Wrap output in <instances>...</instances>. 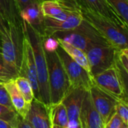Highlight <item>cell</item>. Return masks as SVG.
Segmentation results:
<instances>
[{
  "label": "cell",
  "mask_w": 128,
  "mask_h": 128,
  "mask_svg": "<svg viewBox=\"0 0 128 128\" xmlns=\"http://www.w3.org/2000/svg\"><path fill=\"white\" fill-rule=\"evenodd\" d=\"M23 24L0 19L1 52L9 69L19 76L24 42Z\"/></svg>",
  "instance_id": "1"
},
{
  "label": "cell",
  "mask_w": 128,
  "mask_h": 128,
  "mask_svg": "<svg viewBox=\"0 0 128 128\" xmlns=\"http://www.w3.org/2000/svg\"><path fill=\"white\" fill-rule=\"evenodd\" d=\"M23 27L25 36L28 38L33 52L34 60L36 66L39 95L41 102L47 107L50 106V90L48 84V72L45 52L43 46V38L38 32L32 28L26 22L23 20Z\"/></svg>",
  "instance_id": "2"
},
{
  "label": "cell",
  "mask_w": 128,
  "mask_h": 128,
  "mask_svg": "<svg viewBox=\"0 0 128 128\" xmlns=\"http://www.w3.org/2000/svg\"><path fill=\"white\" fill-rule=\"evenodd\" d=\"M85 20L93 26L112 46L121 50L128 48V27L87 8H80Z\"/></svg>",
  "instance_id": "3"
},
{
  "label": "cell",
  "mask_w": 128,
  "mask_h": 128,
  "mask_svg": "<svg viewBox=\"0 0 128 128\" xmlns=\"http://www.w3.org/2000/svg\"><path fill=\"white\" fill-rule=\"evenodd\" d=\"M50 106L62 102L71 88L68 76L56 50H45Z\"/></svg>",
  "instance_id": "4"
},
{
  "label": "cell",
  "mask_w": 128,
  "mask_h": 128,
  "mask_svg": "<svg viewBox=\"0 0 128 128\" xmlns=\"http://www.w3.org/2000/svg\"><path fill=\"white\" fill-rule=\"evenodd\" d=\"M51 36L56 39L66 42L85 53L95 45H112L84 19L82 24L75 30L70 32H56Z\"/></svg>",
  "instance_id": "5"
},
{
  "label": "cell",
  "mask_w": 128,
  "mask_h": 128,
  "mask_svg": "<svg viewBox=\"0 0 128 128\" xmlns=\"http://www.w3.org/2000/svg\"><path fill=\"white\" fill-rule=\"evenodd\" d=\"M56 51L68 76L71 88H80L89 90L94 84L93 76L78 62L72 60L60 44L56 49Z\"/></svg>",
  "instance_id": "6"
},
{
  "label": "cell",
  "mask_w": 128,
  "mask_h": 128,
  "mask_svg": "<svg viewBox=\"0 0 128 128\" xmlns=\"http://www.w3.org/2000/svg\"><path fill=\"white\" fill-rule=\"evenodd\" d=\"M119 51L118 48L110 44L95 45L90 48L86 54L92 76L114 66Z\"/></svg>",
  "instance_id": "7"
},
{
  "label": "cell",
  "mask_w": 128,
  "mask_h": 128,
  "mask_svg": "<svg viewBox=\"0 0 128 128\" xmlns=\"http://www.w3.org/2000/svg\"><path fill=\"white\" fill-rule=\"evenodd\" d=\"M42 10L44 18L62 21L70 15L80 12L76 0H45L42 1Z\"/></svg>",
  "instance_id": "8"
},
{
  "label": "cell",
  "mask_w": 128,
  "mask_h": 128,
  "mask_svg": "<svg viewBox=\"0 0 128 128\" xmlns=\"http://www.w3.org/2000/svg\"><path fill=\"white\" fill-rule=\"evenodd\" d=\"M92 103L106 124L115 113L118 97L102 90L95 84L88 90Z\"/></svg>",
  "instance_id": "9"
},
{
  "label": "cell",
  "mask_w": 128,
  "mask_h": 128,
  "mask_svg": "<svg viewBox=\"0 0 128 128\" xmlns=\"http://www.w3.org/2000/svg\"><path fill=\"white\" fill-rule=\"evenodd\" d=\"M19 76L25 77L26 78L28 79L32 88L35 100L41 101L40 95H39L37 70H36V66L34 60L33 52L31 44L26 36H24L23 59H22L20 70L19 72Z\"/></svg>",
  "instance_id": "10"
},
{
  "label": "cell",
  "mask_w": 128,
  "mask_h": 128,
  "mask_svg": "<svg viewBox=\"0 0 128 128\" xmlns=\"http://www.w3.org/2000/svg\"><path fill=\"white\" fill-rule=\"evenodd\" d=\"M93 79L96 86L107 93L118 98L124 96L123 86L116 64L114 66L93 76Z\"/></svg>",
  "instance_id": "11"
},
{
  "label": "cell",
  "mask_w": 128,
  "mask_h": 128,
  "mask_svg": "<svg viewBox=\"0 0 128 128\" xmlns=\"http://www.w3.org/2000/svg\"><path fill=\"white\" fill-rule=\"evenodd\" d=\"M32 128H52V121L49 107L37 100L30 103L24 118Z\"/></svg>",
  "instance_id": "12"
},
{
  "label": "cell",
  "mask_w": 128,
  "mask_h": 128,
  "mask_svg": "<svg viewBox=\"0 0 128 128\" xmlns=\"http://www.w3.org/2000/svg\"><path fill=\"white\" fill-rule=\"evenodd\" d=\"M84 18L82 14L81 10L70 15L65 20H56L44 18V36H51L56 32H70L77 29L83 22Z\"/></svg>",
  "instance_id": "13"
},
{
  "label": "cell",
  "mask_w": 128,
  "mask_h": 128,
  "mask_svg": "<svg viewBox=\"0 0 128 128\" xmlns=\"http://www.w3.org/2000/svg\"><path fill=\"white\" fill-rule=\"evenodd\" d=\"M76 2L80 8L98 13L122 26L128 27V25L116 12L108 0H76Z\"/></svg>",
  "instance_id": "14"
},
{
  "label": "cell",
  "mask_w": 128,
  "mask_h": 128,
  "mask_svg": "<svg viewBox=\"0 0 128 128\" xmlns=\"http://www.w3.org/2000/svg\"><path fill=\"white\" fill-rule=\"evenodd\" d=\"M79 123L81 128H104L105 123L100 114L95 109L89 94L86 92L80 114Z\"/></svg>",
  "instance_id": "15"
},
{
  "label": "cell",
  "mask_w": 128,
  "mask_h": 128,
  "mask_svg": "<svg viewBox=\"0 0 128 128\" xmlns=\"http://www.w3.org/2000/svg\"><path fill=\"white\" fill-rule=\"evenodd\" d=\"M86 90L80 88H71L66 96L62 100L67 111L69 121H78L79 114L82 106V102L86 94Z\"/></svg>",
  "instance_id": "16"
},
{
  "label": "cell",
  "mask_w": 128,
  "mask_h": 128,
  "mask_svg": "<svg viewBox=\"0 0 128 128\" xmlns=\"http://www.w3.org/2000/svg\"><path fill=\"white\" fill-rule=\"evenodd\" d=\"M42 2H35L30 4L20 12V14L22 20L26 22L36 32L44 36V16L41 7Z\"/></svg>",
  "instance_id": "17"
},
{
  "label": "cell",
  "mask_w": 128,
  "mask_h": 128,
  "mask_svg": "<svg viewBox=\"0 0 128 128\" xmlns=\"http://www.w3.org/2000/svg\"><path fill=\"white\" fill-rule=\"evenodd\" d=\"M4 85L7 91L8 92L11 101L14 109L20 117L24 118L28 112L30 104L27 103L24 100L23 95L18 90L14 82V79L4 82Z\"/></svg>",
  "instance_id": "18"
},
{
  "label": "cell",
  "mask_w": 128,
  "mask_h": 128,
  "mask_svg": "<svg viewBox=\"0 0 128 128\" xmlns=\"http://www.w3.org/2000/svg\"><path fill=\"white\" fill-rule=\"evenodd\" d=\"M0 16L13 23L23 24L15 0H0Z\"/></svg>",
  "instance_id": "19"
},
{
  "label": "cell",
  "mask_w": 128,
  "mask_h": 128,
  "mask_svg": "<svg viewBox=\"0 0 128 128\" xmlns=\"http://www.w3.org/2000/svg\"><path fill=\"white\" fill-rule=\"evenodd\" d=\"M56 40L58 41L59 44L70 56V57L72 60H74L76 62H78L80 66H82L85 70H87L91 75L90 67L89 65V62H88L86 53L66 42H64L60 39H56Z\"/></svg>",
  "instance_id": "20"
},
{
  "label": "cell",
  "mask_w": 128,
  "mask_h": 128,
  "mask_svg": "<svg viewBox=\"0 0 128 128\" xmlns=\"http://www.w3.org/2000/svg\"><path fill=\"white\" fill-rule=\"evenodd\" d=\"M52 124L56 126L67 128L69 118L65 106L61 102L49 107Z\"/></svg>",
  "instance_id": "21"
},
{
  "label": "cell",
  "mask_w": 128,
  "mask_h": 128,
  "mask_svg": "<svg viewBox=\"0 0 128 128\" xmlns=\"http://www.w3.org/2000/svg\"><path fill=\"white\" fill-rule=\"evenodd\" d=\"M14 82L17 85L18 90L23 95L26 102L27 103L30 104L35 98H34L32 88L30 82L28 81V79L26 78L25 77L18 76L17 78H14Z\"/></svg>",
  "instance_id": "22"
},
{
  "label": "cell",
  "mask_w": 128,
  "mask_h": 128,
  "mask_svg": "<svg viewBox=\"0 0 128 128\" xmlns=\"http://www.w3.org/2000/svg\"><path fill=\"white\" fill-rule=\"evenodd\" d=\"M108 2L128 25V0H108Z\"/></svg>",
  "instance_id": "23"
},
{
  "label": "cell",
  "mask_w": 128,
  "mask_h": 128,
  "mask_svg": "<svg viewBox=\"0 0 128 128\" xmlns=\"http://www.w3.org/2000/svg\"><path fill=\"white\" fill-rule=\"evenodd\" d=\"M18 76V75L17 73L9 69L6 62H5L1 50H0V80L3 82H6L14 79Z\"/></svg>",
  "instance_id": "24"
},
{
  "label": "cell",
  "mask_w": 128,
  "mask_h": 128,
  "mask_svg": "<svg viewBox=\"0 0 128 128\" xmlns=\"http://www.w3.org/2000/svg\"><path fill=\"white\" fill-rule=\"evenodd\" d=\"M19 114L15 109L0 104V119L6 120L15 126Z\"/></svg>",
  "instance_id": "25"
},
{
  "label": "cell",
  "mask_w": 128,
  "mask_h": 128,
  "mask_svg": "<svg viewBox=\"0 0 128 128\" xmlns=\"http://www.w3.org/2000/svg\"><path fill=\"white\" fill-rule=\"evenodd\" d=\"M115 112L120 116L121 120L128 124V99L124 96L118 99Z\"/></svg>",
  "instance_id": "26"
},
{
  "label": "cell",
  "mask_w": 128,
  "mask_h": 128,
  "mask_svg": "<svg viewBox=\"0 0 128 128\" xmlns=\"http://www.w3.org/2000/svg\"><path fill=\"white\" fill-rule=\"evenodd\" d=\"M116 66L118 68V72L120 75V81L122 83L123 90H124V96L128 99V74L126 73V72L122 66L120 62H119L118 56V58L116 60Z\"/></svg>",
  "instance_id": "27"
},
{
  "label": "cell",
  "mask_w": 128,
  "mask_h": 128,
  "mask_svg": "<svg viewBox=\"0 0 128 128\" xmlns=\"http://www.w3.org/2000/svg\"><path fill=\"white\" fill-rule=\"evenodd\" d=\"M0 104L14 109L11 101L8 92L7 91L4 85V82H0Z\"/></svg>",
  "instance_id": "28"
},
{
  "label": "cell",
  "mask_w": 128,
  "mask_h": 128,
  "mask_svg": "<svg viewBox=\"0 0 128 128\" xmlns=\"http://www.w3.org/2000/svg\"><path fill=\"white\" fill-rule=\"evenodd\" d=\"M122 123L123 120L115 112V113L111 117V118L105 124L104 128H120Z\"/></svg>",
  "instance_id": "29"
},
{
  "label": "cell",
  "mask_w": 128,
  "mask_h": 128,
  "mask_svg": "<svg viewBox=\"0 0 128 128\" xmlns=\"http://www.w3.org/2000/svg\"><path fill=\"white\" fill-rule=\"evenodd\" d=\"M17 6L18 7L19 12H20L23 9H24L30 4L35 2H42V0H15Z\"/></svg>",
  "instance_id": "30"
},
{
  "label": "cell",
  "mask_w": 128,
  "mask_h": 128,
  "mask_svg": "<svg viewBox=\"0 0 128 128\" xmlns=\"http://www.w3.org/2000/svg\"><path fill=\"white\" fill-rule=\"evenodd\" d=\"M15 128H32V127L25 118H24L19 115Z\"/></svg>",
  "instance_id": "31"
},
{
  "label": "cell",
  "mask_w": 128,
  "mask_h": 128,
  "mask_svg": "<svg viewBox=\"0 0 128 128\" xmlns=\"http://www.w3.org/2000/svg\"><path fill=\"white\" fill-rule=\"evenodd\" d=\"M118 60L124 67V69L125 70V71L126 72V73L128 74V60L123 54L120 53V51H119L118 54Z\"/></svg>",
  "instance_id": "32"
},
{
  "label": "cell",
  "mask_w": 128,
  "mask_h": 128,
  "mask_svg": "<svg viewBox=\"0 0 128 128\" xmlns=\"http://www.w3.org/2000/svg\"><path fill=\"white\" fill-rule=\"evenodd\" d=\"M0 128H15V126L6 120L0 119Z\"/></svg>",
  "instance_id": "33"
},
{
  "label": "cell",
  "mask_w": 128,
  "mask_h": 128,
  "mask_svg": "<svg viewBox=\"0 0 128 128\" xmlns=\"http://www.w3.org/2000/svg\"><path fill=\"white\" fill-rule=\"evenodd\" d=\"M120 53L123 54L126 57V59L128 60V48L123 49V50H120Z\"/></svg>",
  "instance_id": "34"
},
{
  "label": "cell",
  "mask_w": 128,
  "mask_h": 128,
  "mask_svg": "<svg viewBox=\"0 0 128 128\" xmlns=\"http://www.w3.org/2000/svg\"><path fill=\"white\" fill-rule=\"evenodd\" d=\"M120 128H128V124H126L125 122H124V121H123V123H122V124H121Z\"/></svg>",
  "instance_id": "35"
},
{
  "label": "cell",
  "mask_w": 128,
  "mask_h": 128,
  "mask_svg": "<svg viewBox=\"0 0 128 128\" xmlns=\"http://www.w3.org/2000/svg\"><path fill=\"white\" fill-rule=\"evenodd\" d=\"M52 128H65V127H62V126H56V125L53 124L52 125Z\"/></svg>",
  "instance_id": "36"
},
{
  "label": "cell",
  "mask_w": 128,
  "mask_h": 128,
  "mask_svg": "<svg viewBox=\"0 0 128 128\" xmlns=\"http://www.w3.org/2000/svg\"><path fill=\"white\" fill-rule=\"evenodd\" d=\"M0 50H1V39H0Z\"/></svg>",
  "instance_id": "37"
},
{
  "label": "cell",
  "mask_w": 128,
  "mask_h": 128,
  "mask_svg": "<svg viewBox=\"0 0 128 128\" xmlns=\"http://www.w3.org/2000/svg\"><path fill=\"white\" fill-rule=\"evenodd\" d=\"M0 82H3L2 81H1V80H0Z\"/></svg>",
  "instance_id": "38"
},
{
  "label": "cell",
  "mask_w": 128,
  "mask_h": 128,
  "mask_svg": "<svg viewBox=\"0 0 128 128\" xmlns=\"http://www.w3.org/2000/svg\"><path fill=\"white\" fill-rule=\"evenodd\" d=\"M1 18H1V16H0V19H1Z\"/></svg>",
  "instance_id": "39"
},
{
  "label": "cell",
  "mask_w": 128,
  "mask_h": 128,
  "mask_svg": "<svg viewBox=\"0 0 128 128\" xmlns=\"http://www.w3.org/2000/svg\"><path fill=\"white\" fill-rule=\"evenodd\" d=\"M78 128H81V126H79V127H78Z\"/></svg>",
  "instance_id": "40"
},
{
  "label": "cell",
  "mask_w": 128,
  "mask_h": 128,
  "mask_svg": "<svg viewBox=\"0 0 128 128\" xmlns=\"http://www.w3.org/2000/svg\"><path fill=\"white\" fill-rule=\"evenodd\" d=\"M42 1H45V0H42Z\"/></svg>",
  "instance_id": "41"
}]
</instances>
